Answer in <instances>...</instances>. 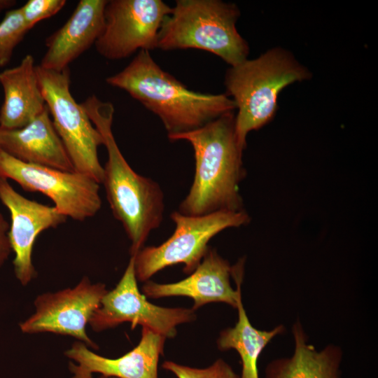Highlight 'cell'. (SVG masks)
<instances>
[{
  "label": "cell",
  "mask_w": 378,
  "mask_h": 378,
  "mask_svg": "<svg viewBox=\"0 0 378 378\" xmlns=\"http://www.w3.org/2000/svg\"><path fill=\"white\" fill-rule=\"evenodd\" d=\"M234 121L233 111L200 128L169 138L188 141L194 151V178L179 205L181 214L202 216L219 211L244 210L239 192V184L245 176L244 149L237 139Z\"/></svg>",
  "instance_id": "6da1fadb"
},
{
  "label": "cell",
  "mask_w": 378,
  "mask_h": 378,
  "mask_svg": "<svg viewBox=\"0 0 378 378\" xmlns=\"http://www.w3.org/2000/svg\"><path fill=\"white\" fill-rule=\"evenodd\" d=\"M106 82L127 92L146 109L159 117L168 138L197 130L236 110L225 94H211L188 89L164 71L148 51L140 50L129 64Z\"/></svg>",
  "instance_id": "7a4b0ae2"
},
{
  "label": "cell",
  "mask_w": 378,
  "mask_h": 378,
  "mask_svg": "<svg viewBox=\"0 0 378 378\" xmlns=\"http://www.w3.org/2000/svg\"><path fill=\"white\" fill-rule=\"evenodd\" d=\"M81 104L103 137L108 159L102 183L114 217L131 241L130 254H136L162 221L163 192L155 181L136 173L122 154L112 132L113 104L94 95Z\"/></svg>",
  "instance_id": "3957f363"
},
{
  "label": "cell",
  "mask_w": 378,
  "mask_h": 378,
  "mask_svg": "<svg viewBox=\"0 0 378 378\" xmlns=\"http://www.w3.org/2000/svg\"><path fill=\"white\" fill-rule=\"evenodd\" d=\"M312 75L289 50L272 48L259 57L230 66L224 84L226 94L236 106L234 128L237 139L244 150L246 137L274 118L281 90L295 82L309 80Z\"/></svg>",
  "instance_id": "277c9868"
},
{
  "label": "cell",
  "mask_w": 378,
  "mask_h": 378,
  "mask_svg": "<svg viewBox=\"0 0 378 378\" xmlns=\"http://www.w3.org/2000/svg\"><path fill=\"white\" fill-rule=\"evenodd\" d=\"M240 10L220 0H177L164 19L157 48L199 49L218 56L230 66L248 59L249 46L236 24Z\"/></svg>",
  "instance_id": "5b68a950"
},
{
  "label": "cell",
  "mask_w": 378,
  "mask_h": 378,
  "mask_svg": "<svg viewBox=\"0 0 378 378\" xmlns=\"http://www.w3.org/2000/svg\"><path fill=\"white\" fill-rule=\"evenodd\" d=\"M170 217L175 224L172 236L158 246L141 248L133 255L136 276L140 281H147L159 271L177 264H183V272L191 274L202 260L209 248L208 244L215 235L250 221L244 209L219 211L202 216L174 211Z\"/></svg>",
  "instance_id": "8992f818"
},
{
  "label": "cell",
  "mask_w": 378,
  "mask_h": 378,
  "mask_svg": "<svg viewBox=\"0 0 378 378\" xmlns=\"http://www.w3.org/2000/svg\"><path fill=\"white\" fill-rule=\"evenodd\" d=\"M36 73L53 125L75 171L102 183L104 167L99 162L98 148L104 145L103 137L71 93L69 67L57 71L37 65Z\"/></svg>",
  "instance_id": "52a82bcc"
},
{
  "label": "cell",
  "mask_w": 378,
  "mask_h": 378,
  "mask_svg": "<svg viewBox=\"0 0 378 378\" xmlns=\"http://www.w3.org/2000/svg\"><path fill=\"white\" fill-rule=\"evenodd\" d=\"M0 177L15 181L29 192L49 197L57 211L83 221L100 210L99 183L77 172H66L22 162L0 149Z\"/></svg>",
  "instance_id": "ba28073f"
},
{
  "label": "cell",
  "mask_w": 378,
  "mask_h": 378,
  "mask_svg": "<svg viewBox=\"0 0 378 378\" xmlns=\"http://www.w3.org/2000/svg\"><path fill=\"white\" fill-rule=\"evenodd\" d=\"M195 318L192 308L164 307L148 302L138 288L132 255L115 287L103 296L89 325L94 331L100 332L129 322L132 330L139 325L167 339L176 335L178 326Z\"/></svg>",
  "instance_id": "9c48e42d"
},
{
  "label": "cell",
  "mask_w": 378,
  "mask_h": 378,
  "mask_svg": "<svg viewBox=\"0 0 378 378\" xmlns=\"http://www.w3.org/2000/svg\"><path fill=\"white\" fill-rule=\"evenodd\" d=\"M172 8L162 0H111L104 10V27L94 46L111 60L128 57L137 50L157 48L158 35Z\"/></svg>",
  "instance_id": "30bf717a"
},
{
  "label": "cell",
  "mask_w": 378,
  "mask_h": 378,
  "mask_svg": "<svg viewBox=\"0 0 378 378\" xmlns=\"http://www.w3.org/2000/svg\"><path fill=\"white\" fill-rule=\"evenodd\" d=\"M107 291L105 284H92L84 276L74 288L43 293L34 302V314L20 323V330L73 337L97 350L98 346L87 334L86 326Z\"/></svg>",
  "instance_id": "8fae6325"
},
{
  "label": "cell",
  "mask_w": 378,
  "mask_h": 378,
  "mask_svg": "<svg viewBox=\"0 0 378 378\" xmlns=\"http://www.w3.org/2000/svg\"><path fill=\"white\" fill-rule=\"evenodd\" d=\"M244 272V258L232 266L216 249L209 247L200 265L188 277L170 284L147 281L142 290L146 297L150 298H190L195 311L211 302H223L237 308L241 295Z\"/></svg>",
  "instance_id": "7c38bea8"
},
{
  "label": "cell",
  "mask_w": 378,
  "mask_h": 378,
  "mask_svg": "<svg viewBox=\"0 0 378 378\" xmlns=\"http://www.w3.org/2000/svg\"><path fill=\"white\" fill-rule=\"evenodd\" d=\"M0 201L10 216L8 238L14 253V274L22 286L28 285L36 277L32 262V251L37 237L44 230L55 228L66 220L53 206L29 200L0 177Z\"/></svg>",
  "instance_id": "4fadbf2b"
},
{
  "label": "cell",
  "mask_w": 378,
  "mask_h": 378,
  "mask_svg": "<svg viewBox=\"0 0 378 378\" xmlns=\"http://www.w3.org/2000/svg\"><path fill=\"white\" fill-rule=\"evenodd\" d=\"M166 338L142 327L139 344L116 358L96 354L81 342H74L64 352L69 363L71 378H90L94 373L117 378H158V363Z\"/></svg>",
  "instance_id": "5bb4252c"
},
{
  "label": "cell",
  "mask_w": 378,
  "mask_h": 378,
  "mask_svg": "<svg viewBox=\"0 0 378 378\" xmlns=\"http://www.w3.org/2000/svg\"><path fill=\"white\" fill-rule=\"evenodd\" d=\"M106 0H80L65 24L47 38L39 66L61 71L90 48L102 33Z\"/></svg>",
  "instance_id": "9a60e30c"
},
{
  "label": "cell",
  "mask_w": 378,
  "mask_h": 378,
  "mask_svg": "<svg viewBox=\"0 0 378 378\" xmlns=\"http://www.w3.org/2000/svg\"><path fill=\"white\" fill-rule=\"evenodd\" d=\"M0 149L24 162L76 172L48 107L21 128H0Z\"/></svg>",
  "instance_id": "2e32d148"
},
{
  "label": "cell",
  "mask_w": 378,
  "mask_h": 378,
  "mask_svg": "<svg viewBox=\"0 0 378 378\" xmlns=\"http://www.w3.org/2000/svg\"><path fill=\"white\" fill-rule=\"evenodd\" d=\"M0 84L4 92L0 128H21L47 108L31 55H27L18 66L1 71Z\"/></svg>",
  "instance_id": "e0dca14e"
},
{
  "label": "cell",
  "mask_w": 378,
  "mask_h": 378,
  "mask_svg": "<svg viewBox=\"0 0 378 378\" xmlns=\"http://www.w3.org/2000/svg\"><path fill=\"white\" fill-rule=\"evenodd\" d=\"M292 332L295 342L293 355L269 363L265 378H340V347L330 344L317 351L308 342L299 321L293 324Z\"/></svg>",
  "instance_id": "ac0fdd59"
},
{
  "label": "cell",
  "mask_w": 378,
  "mask_h": 378,
  "mask_svg": "<svg viewBox=\"0 0 378 378\" xmlns=\"http://www.w3.org/2000/svg\"><path fill=\"white\" fill-rule=\"evenodd\" d=\"M238 320L234 327L223 330L217 339L218 349H234L241 363V378H259L258 361L265 346L276 335L282 334L285 328L279 325L271 330H260L252 326L244 307L241 295L237 308Z\"/></svg>",
  "instance_id": "d6986e66"
},
{
  "label": "cell",
  "mask_w": 378,
  "mask_h": 378,
  "mask_svg": "<svg viewBox=\"0 0 378 378\" xmlns=\"http://www.w3.org/2000/svg\"><path fill=\"white\" fill-rule=\"evenodd\" d=\"M29 29L27 28L20 8L6 12L0 22V66L10 60L15 47L21 42Z\"/></svg>",
  "instance_id": "ffe728a7"
},
{
  "label": "cell",
  "mask_w": 378,
  "mask_h": 378,
  "mask_svg": "<svg viewBox=\"0 0 378 378\" xmlns=\"http://www.w3.org/2000/svg\"><path fill=\"white\" fill-rule=\"evenodd\" d=\"M162 367L174 374L176 378H241L222 358H218L210 365L202 368L182 365L172 360L163 362Z\"/></svg>",
  "instance_id": "44dd1931"
},
{
  "label": "cell",
  "mask_w": 378,
  "mask_h": 378,
  "mask_svg": "<svg viewBox=\"0 0 378 378\" xmlns=\"http://www.w3.org/2000/svg\"><path fill=\"white\" fill-rule=\"evenodd\" d=\"M65 4V0H29L20 10L27 28L30 30L39 21L58 13Z\"/></svg>",
  "instance_id": "7402d4cb"
},
{
  "label": "cell",
  "mask_w": 378,
  "mask_h": 378,
  "mask_svg": "<svg viewBox=\"0 0 378 378\" xmlns=\"http://www.w3.org/2000/svg\"><path fill=\"white\" fill-rule=\"evenodd\" d=\"M10 225L0 213V267L8 258L12 249L8 238Z\"/></svg>",
  "instance_id": "603a6c76"
},
{
  "label": "cell",
  "mask_w": 378,
  "mask_h": 378,
  "mask_svg": "<svg viewBox=\"0 0 378 378\" xmlns=\"http://www.w3.org/2000/svg\"><path fill=\"white\" fill-rule=\"evenodd\" d=\"M15 1L13 0H0V12L12 8L15 4Z\"/></svg>",
  "instance_id": "cb8c5ba5"
},
{
  "label": "cell",
  "mask_w": 378,
  "mask_h": 378,
  "mask_svg": "<svg viewBox=\"0 0 378 378\" xmlns=\"http://www.w3.org/2000/svg\"><path fill=\"white\" fill-rule=\"evenodd\" d=\"M90 378H96V377H90ZM97 378H117V377H106V376H102V375H100L99 377H97Z\"/></svg>",
  "instance_id": "d4e9b609"
}]
</instances>
